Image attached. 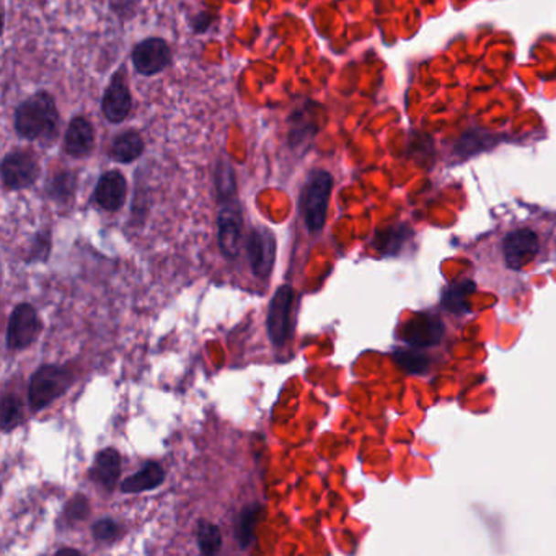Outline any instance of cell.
I'll list each match as a JSON object with an SVG mask.
<instances>
[{"label":"cell","instance_id":"6da1fadb","mask_svg":"<svg viewBox=\"0 0 556 556\" xmlns=\"http://www.w3.org/2000/svg\"><path fill=\"white\" fill-rule=\"evenodd\" d=\"M59 112L49 91H39L23 100L16 110V131L31 143L49 145L59 134Z\"/></svg>","mask_w":556,"mask_h":556},{"label":"cell","instance_id":"7a4b0ae2","mask_svg":"<svg viewBox=\"0 0 556 556\" xmlns=\"http://www.w3.org/2000/svg\"><path fill=\"white\" fill-rule=\"evenodd\" d=\"M331 189L333 176L330 172L314 170L308 173L301 193V212L310 232H320L324 229Z\"/></svg>","mask_w":556,"mask_h":556},{"label":"cell","instance_id":"3957f363","mask_svg":"<svg viewBox=\"0 0 556 556\" xmlns=\"http://www.w3.org/2000/svg\"><path fill=\"white\" fill-rule=\"evenodd\" d=\"M72 374L68 369L46 364L31 376L28 387V401L33 412H41L69 390Z\"/></svg>","mask_w":556,"mask_h":556},{"label":"cell","instance_id":"277c9868","mask_svg":"<svg viewBox=\"0 0 556 556\" xmlns=\"http://www.w3.org/2000/svg\"><path fill=\"white\" fill-rule=\"evenodd\" d=\"M39 176V162L31 151L8 152L2 160V183L7 189L20 191L30 188Z\"/></svg>","mask_w":556,"mask_h":556},{"label":"cell","instance_id":"5b68a950","mask_svg":"<svg viewBox=\"0 0 556 556\" xmlns=\"http://www.w3.org/2000/svg\"><path fill=\"white\" fill-rule=\"evenodd\" d=\"M220 203L222 208L219 211L218 218L219 247L227 260H233L241 251V227H243L241 204L237 201V198Z\"/></svg>","mask_w":556,"mask_h":556},{"label":"cell","instance_id":"8992f818","mask_svg":"<svg viewBox=\"0 0 556 556\" xmlns=\"http://www.w3.org/2000/svg\"><path fill=\"white\" fill-rule=\"evenodd\" d=\"M172 62V49L164 38L143 39L133 49V66L141 76H157Z\"/></svg>","mask_w":556,"mask_h":556},{"label":"cell","instance_id":"52a82bcc","mask_svg":"<svg viewBox=\"0 0 556 556\" xmlns=\"http://www.w3.org/2000/svg\"><path fill=\"white\" fill-rule=\"evenodd\" d=\"M41 331L38 314L30 304H20L14 308L7 328V348L14 351L25 349L38 338Z\"/></svg>","mask_w":556,"mask_h":556},{"label":"cell","instance_id":"ba28073f","mask_svg":"<svg viewBox=\"0 0 556 556\" xmlns=\"http://www.w3.org/2000/svg\"><path fill=\"white\" fill-rule=\"evenodd\" d=\"M294 304V289L291 286L279 287L273 295L268 310V335L274 346H283L291 333V310Z\"/></svg>","mask_w":556,"mask_h":556},{"label":"cell","instance_id":"9c48e42d","mask_svg":"<svg viewBox=\"0 0 556 556\" xmlns=\"http://www.w3.org/2000/svg\"><path fill=\"white\" fill-rule=\"evenodd\" d=\"M250 266L256 278L266 279L274 266L276 258V237L266 227L251 230L247 243Z\"/></svg>","mask_w":556,"mask_h":556},{"label":"cell","instance_id":"30bf717a","mask_svg":"<svg viewBox=\"0 0 556 556\" xmlns=\"http://www.w3.org/2000/svg\"><path fill=\"white\" fill-rule=\"evenodd\" d=\"M445 326L437 316L416 314L400 330V338L412 348H431L443 339Z\"/></svg>","mask_w":556,"mask_h":556},{"label":"cell","instance_id":"8fae6325","mask_svg":"<svg viewBox=\"0 0 556 556\" xmlns=\"http://www.w3.org/2000/svg\"><path fill=\"white\" fill-rule=\"evenodd\" d=\"M539 237L530 229L512 230L504 237L503 253L506 264L511 270H522L539 253Z\"/></svg>","mask_w":556,"mask_h":556},{"label":"cell","instance_id":"7c38bea8","mask_svg":"<svg viewBox=\"0 0 556 556\" xmlns=\"http://www.w3.org/2000/svg\"><path fill=\"white\" fill-rule=\"evenodd\" d=\"M131 106H133L131 91H129L123 70H120L112 77V80L103 93L102 113L110 123L120 124L128 118V114L131 113Z\"/></svg>","mask_w":556,"mask_h":556},{"label":"cell","instance_id":"4fadbf2b","mask_svg":"<svg viewBox=\"0 0 556 556\" xmlns=\"http://www.w3.org/2000/svg\"><path fill=\"white\" fill-rule=\"evenodd\" d=\"M128 196V183L123 173L110 170L100 176L93 198L105 211L114 212L123 208Z\"/></svg>","mask_w":556,"mask_h":556},{"label":"cell","instance_id":"5bb4252c","mask_svg":"<svg viewBox=\"0 0 556 556\" xmlns=\"http://www.w3.org/2000/svg\"><path fill=\"white\" fill-rule=\"evenodd\" d=\"M95 129L85 116H76L69 123L64 137V151L70 157H85L93 151Z\"/></svg>","mask_w":556,"mask_h":556},{"label":"cell","instance_id":"9a60e30c","mask_svg":"<svg viewBox=\"0 0 556 556\" xmlns=\"http://www.w3.org/2000/svg\"><path fill=\"white\" fill-rule=\"evenodd\" d=\"M121 475V455L116 449H103L98 452L93 466L91 470V478L100 485L102 488L113 491L116 481Z\"/></svg>","mask_w":556,"mask_h":556},{"label":"cell","instance_id":"2e32d148","mask_svg":"<svg viewBox=\"0 0 556 556\" xmlns=\"http://www.w3.org/2000/svg\"><path fill=\"white\" fill-rule=\"evenodd\" d=\"M166 480V472L157 462H147L137 474L121 483V491L126 495H137L144 491L155 489Z\"/></svg>","mask_w":556,"mask_h":556},{"label":"cell","instance_id":"e0dca14e","mask_svg":"<svg viewBox=\"0 0 556 556\" xmlns=\"http://www.w3.org/2000/svg\"><path fill=\"white\" fill-rule=\"evenodd\" d=\"M144 147L145 145H144V139L141 134L134 129H126L112 141L108 155L113 158L114 162L131 164V162H134L143 155Z\"/></svg>","mask_w":556,"mask_h":556},{"label":"cell","instance_id":"ac0fdd59","mask_svg":"<svg viewBox=\"0 0 556 556\" xmlns=\"http://www.w3.org/2000/svg\"><path fill=\"white\" fill-rule=\"evenodd\" d=\"M291 128H289V143L293 147H307L312 137L316 134V126L314 124L312 108L302 106L291 116Z\"/></svg>","mask_w":556,"mask_h":556},{"label":"cell","instance_id":"d6986e66","mask_svg":"<svg viewBox=\"0 0 556 556\" xmlns=\"http://www.w3.org/2000/svg\"><path fill=\"white\" fill-rule=\"evenodd\" d=\"M262 512H263V506L260 503L245 506L243 511L241 512V516L237 519V526H235V539L239 541L241 549H249L255 540V527L262 518Z\"/></svg>","mask_w":556,"mask_h":556},{"label":"cell","instance_id":"ffe728a7","mask_svg":"<svg viewBox=\"0 0 556 556\" xmlns=\"http://www.w3.org/2000/svg\"><path fill=\"white\" fill-rule=\"evenodd\" d=\"M476 286L472 281H460L454 283L444 289L443 302L444 307L454 314H464L468 312V297L474 293Z\"/></svg>","mask_w":556,"mask_h":556},{"label":"cell","instance_id":"44dd1931","mask_svg":"<svg viewBox=\"0 0 556 556\" xmlns=\"http://www.w3.org/2000/svg\"><path fill=\"white\" fill-rule=\"evenodd\" d=\"M76 189L77 175L70 170H60L48 183V195L51 199L60 204L72 201V198L76 195Z\"/></svg>","mask_w":556,"mask_h":556},{"label":"cell","instance_id":"7402d4cb","mask_svg":"<svg viewBox=\"0 0 556 556\" xmlns=\"http://www.w3.org/2000/svg\"><path fill=\"white\" fill-rule=\"evenodd\" d=\"M408 235H410V230L405 226L393 227V229L377 232L372 243L380 253L395 255V253H399L401 245L408 241Z\"/></svg>","mask_w":556,"mask_h":556},{"label":"cell","instance_id":"603a6c76","mask_svg":"<svg viewBox=\"0 0 556 556\" xmlns=\"http://www.w3.org/2000/svg\"><path fill=\"white\" fill-rule=\"evenodd\" d=\"M216 188H218L219 199L227 201L237 198V180L233 173L232 166L229 160H219L216 168Z\"/></svg>","mask_w":556,"mask_h":556},{"label":"cell","instance_id":"cb8c5ba5","mask_svg":"<svg viewBox=\"0 0 556 556\" xmlns=\"http://www.w3.org/2000/svg\"><path fill=\"white\" fill-rule=\"evenodd\" d=\"M198 545L204 555H216L222 547V535L218 526L208 520H199L198 526Z\"/></svg>","mask_w":556,"mask_h":556},{"label":"cell","instance_id":"d4e9b609","mask_svg":"<svg viewBox=\"0 0 556 556\" xmlns=\"http://www.w3.org/2000/svg\"><path fill=\"white\" fill-rule=\"evenodd\" d=\"M393 359L399 364L400 369H403L408 374H422L429 368V359L418 351V348L413 349H401L393 354Z\"/></svg>","mask_w":556,"mask_h":556},{"label":"cell","instance_id":"484cf974","mask_svg":"<svg viewBox=\"0 0 556 556\" xmlns=\"http://www.w3.org/2000/svg\"><path fill=\"white\" fill-rule=\"evenodd\" d=\"M23 420L22 403L16 399V395H4L2 399V418L0 426L4 433H10L16 429Z\"/></svg>","mask_w":556,"mask_h":556},{"label":"cell","instance_id":"4316f807","mask_svg":"<svg viewBox=\"0 0 556 556\" xmlns=\"http://www.w3.org/2000/svg\"><path fill=\"white\" fill-rule=\"evenodd\" d=\"M121 527L114 522L113 519H102L91 527V534L95 537V540L114 541L120 537Z\"/></svg>","mask_w":556,"mask_h":556},{"label":"cell","instance_id":"83f0119b","mask_svg":"<svg viewBox=\"0 0 556 556\" xmlns=\"http://www.w3.org/2000/svg\"><path fill=\"white\" fill-rule=\"evenodd\" d=\"M91 508H89V501L87 497L82 495H77L69 501L66 506V519L69 522H77V520H83V519L89 516Z\"/></svg>","mask_w":556,"mask_h":556},{"label":"cell","instance_id":"f1b7e54d","mask_svg":"<svg viewBox=\"0 0 556 556\" xmlns=\"http://www.w3.org/2000/svg\"><path fill=\"white\" fill-rule=\"evenodd\" d=\"M58 553H77V555H79V553H80V551H79V550L62 549V550H59V551H58Z\"/></svg>","mask_w":556,"mask_h":556}]
</instances>
